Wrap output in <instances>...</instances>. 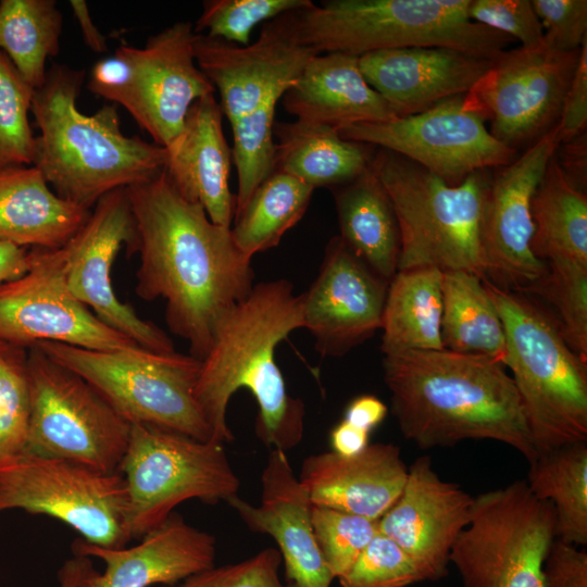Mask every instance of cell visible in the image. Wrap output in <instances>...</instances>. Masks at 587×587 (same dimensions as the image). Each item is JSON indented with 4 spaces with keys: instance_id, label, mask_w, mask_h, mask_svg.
<instances>
[{
    "instance_id": "21",
    "label": "cell",
    "mask_w": 587,
    "mask_h": 587,
    "mask_svg": "<svg viewBox=\"0 0 587 587\" xmlns=\"http://www.w3.org/2000/svg\"><path fill=\"white\" fill-rule=\"evenodd\" d=\"M473 499L458 484L442 480L428 455L420 457L408 469L399 498L377 521L378 532L417 563L426 580L440 579L470 522Z\"/></svg>"
},
{
    "instance_id": "14",
    "label": "cell",
    "mask_w": 587,
    "mask_h": 587,
    "mask_svg": "<svg viewBox=\"0 0 587 587\" xmlns=\"http://www.w3.org/2000/svg\"><path fill=\"white\" fill-rule=\"evenodd\" d=\"M579 50L561 52L544 40L535 48L503 50L463 96V105L490 122V134L516 150L558 123Z\"/></svg>"
},
{
    "instance_id": "36",
    "label": "cell",
    "mask_w": 587,
    "mask_h": 587,
    "mask_svg": "<svg viewBox=\"0 0 587 587\" xmlns=\"http://www.w3.org/2000/svg\"><path fill=\"white\" fill-rule=\"evenodd\" d=\"M63 18L54 0H1L0 50L33 88L46 80V61L60 49Z\"/></svg>"
},
{
    "instance_id": "34",
    "label": "cell",
    "mask_w": 587,
    "mask_h": 587,
    "mask_svg": "<svg viewBox=\"0 0 587 587\" xmlns=\"http://www.w3.org/2000/svg\"><path fill=\"white\" fill-rule=\"evenodd\" d=\"M526 484L534 496L552 504L557 539L587 545V441L537 455Z\"/></svg>"
},
{
    "instance_id": "44",
    "label": "cell",
    "mask_w": 587,
    "mask_h": 587,
    "mask_svg": "<svg viewBox=\"0 0 587 587\" xmlns=\"http://www.w3.org/2000/svg\"><path fill=\"white\" fill-rule=\"evenodd\" d=\"M25 360L0 366V458L26 447L29 398Z\"/></svg>"
},
{
    "instance_id": "10",
    "label": "cell",
    "mask_w": 587,
    "mask_h": 587,
    "mask_svg": "<svg viewBox=\"0 0 587 587\" xmlns=\"http://www.w3.org/2000/svg\"><path fill=\"white\" fill-rule=\"evenodd\" d=\"M118 471L127 488V533L139 539L182 502L216 504L238 495L240 482L224 444L133 424Z\"/></svg>"
},
{
    "instance_id": "42",
    "label": "cell",
    "mask_w": 587,
    "mask_h": 587,
    "mask_svg": "<svg viewBox=\"0 0 587 587\" xmlns=\"http://www.w3.org/2000/svg\"><path fill=\"white\" fill-rule=\"evenodd\" d=\"M425 579L417 563L379 532L338 577L341 587H407Z\"/></svg>"
},
{
    "instance_id": "37",
    "label": "cell",
    "mask_w": 587,
    "mask_h": 587,
    "mask_svg": "<svg viewBox=\"0 0 587 587\" xmlns=\"http://www.w3.org/2000/svg\"><path fill=\"white\" fill-rule=\"evenodd\" d=\"M279 100L272 99L257 111L230 124L232 161L238 177L234 216L243 208L255 188L274 171V123Z\"/></svg>"
},
{
    "instance_id": "48",
    "label": "cell",
    "mask_w": 587,
    "mask_h": 587,
    "mask_svg": "<svg viewBox=\"0 0 587 587\" xmlns=\"http://www.w3.org/2000/svg\"><path fill=\"white\" fill-rule=\"evenodd\" d=\"M544 587H587V551L554 539L542 564Z\"/></svg>"
},
{
    "instance_id": "11",
    "label": "cell",
    "mask_w": 587,
    "mask_h": 587,
    "mask_svg": "<svg viewBox=\"0 0 587 587\" xmlns=\"http://www.w3.org/2000/svg\"><path fill=\"white\" fill-rule=\"evenodd\" d=\"M554 539L552 504L516 480L474 497L449 561L463 587H544L542 564Z\"/></svg>"
},
{
    "instance_id": "35",
    "label": "cell",
    "mask_w": 587,
    "mask_h": 587,
    "mask_svg": "<svg viewBox=\"0 0 587 587\" xmlns=\"http://www.w3.org/2000/svg\"><path fill=\"white\" fill-rule=\"evenodd\" d=\"M313 190L298 178L274 170L234 216L230 232L238 249L252 258L276 247L304 215Z\"/></svg>"
},
{
    "instance_id": "49",
    "label": "cell",
    "mask_w": 587,
    "mask_h": 587,
    "mask_svg": "<svg viewBox=\"0 0 587 587\" xmlns=\"http://www.w3.org/2000/svg\"><path fill=\"white\" fill-rule=\"evenodd\" d=\"M555 159L565 179L585 192L587 182V134L582 133L570 141L560 143Z\"/></svg>"
},
{
    "instance_id": "52",
    "label": "cell",
    "mask_w": 587,
    "mask_h": 587,
    "mask_svg": "<svg viewBox=\"0 0 587 587\" xmlns=\"http://www.w3.org/2000/svg\"><path fill=\"white\" fill-rule=\"evenodd\" d=\"M30 248L0 241V285L22 276L29 267Z\"/></svg>"
},
{
    "instance_id": "5",
    "label": "cell",
    "mask_w": 587,
    "mask_h": 587,
    "mask_svg": "<svg viewBox=\"0 0 587 587\" xmlns=\"http://www.w3.org/2000/svg\"><path fill=\"white\" fill-rule=\"evenodd\" d=\"M482 282L504 328L505 367L512 372L537 455L587 441V362L537 301Z\"/></svg>"
},
{
    "instance_id": "38",
    "label": "cell",
    "mask_w": 587,
    "mask_h": 587,
    "mask_svg": "<svg viewBox=\"0 0 587 587\" xmlns=\"http://www.w3.org/2000/svg\"><path fill=\"white\" fill-rule=\"evenodd\" d=\"M34 91L0 50V167L34 165L36 136L28 121Z\"/></svg>"
},
{
    "instance_id": "2",
    "label": "cell",
    "mask_w": 587,
    "mask_h": 587,
    "mask_svg": "<svg viewBox=\"0 0 587 587\" xmlns=\"http://www.w3.org/2000/svg\"><path fill=\"white\" fill-rule=\"evenodd\" d=\"M303 328L302 294L287 279L255 284L218 323L211 348L201 360L195 387L197 403L212 440L234 439L226 420L232 396L248 389L258 404L255 434L272 449L288 451L304 433V403L291 397L275 360L290 333Z\"/></svg>"
},
{
    "instance_id": "31",
    "label": "cell",
    "mask_w": 587,
    "mask_h": 587,
    "mask_svg": "<svg viewBox=\"0 0 587 587\" xmlns=\"http://www.w3.org/2000/svg\"><path fill=\"white\" fill-rule=\"evenodd\" d=\"M441 277L438 268L415 267L389 282L380 325L384 355L444 349Z\"/></svg>"
},
{
    "instance_id": "53",
    "label": "cell",
    "mask_w": 587,
    "mask_h": 587,
    "mask_svg": "<svg viewBox=\"0 0 587 587\" xmlns=\"http://www.w3.org/2000/svg\"><path fill=\"white\" fill-rule=\"evenodd\" d=\"M70 5L79 25L84 41L88 48L97 53L107 52V38L92 22L86 1L71 0Z\"/></svg>"
},
{
    "instance_id": "41",
    "label": "cell",
    "mask_w": 587,
    "mask_h": 587,
    "mask_svg": "<svg viewBox=\"0 0 587 587\" xmlns=\"http://www.w3.org/2000/svg\"><path fill=\"white\" fill-rule=\"evenodd\" d=\"M312 525L320 551L335 578L342 575L378 533L377 521L312 505Z\"/></svg>"
},
{
    "instance_id": "45",
    "label": "cell",
    "mask_w": 587,
    "mask_h": 587,
    "mask_svg": "<svg viewBox=\"0 0 587 587\" xmlns=\"http://www.w3.org/2000/svg\"><path fill=\"white\" fill-rule=\"evenodd\" d=\"M470 18L535 48L544 43L545 30L529 0H471Z\"/></svg>"
},
{
    "instance_id": "20",
    "label": "cell",
    "mask_w": 587,
    "mask_h": 587,
    "mask_svg": "<svg viewBox=\"0 0 587 587\" xmlns=\"http://www.w3.org/2000/svg\"><path fill=\"white\" fill-rule=\"evenodd\" d=\"M389 282L341 240L329 239L319 274L302 292L303 328L323 357H341L380 329Z\"/></svg>"
},
{
    "instance_id": "12",
    "label": "cell",
    "mask_w": 587,
    "mask_h": 587,
    "mask_svg": "<svg viewBox=\"0 0 587 587\" xmlns=\"http://www.w3.org/2000/svg\"><path fill=\"white\" fill-rule=\"evenodd\" d=\"M29 425L24 450L103 473L120 472L132 425L84 378L27 349Z\"/></svg>"
},
{
    "instance_id": "13",
    "label": "cell",
    "mask_w": 587,
    "mask_h": 587,
    "mask_svg": "<svg viewBox=\"0 0 587 587\" xmlns=\"http://www.w3.org/2000/svg\"><path fill=\"white\" fill-rule=\"evenodd\" d=\"M127 507L121 472L103 473L27 450L0 458V513L20 509L49 515L89 544L121 548L130 541Z\"/></svg>"
},
{
    "instance_id": "7",
    "label": "cell",
    "mask_w": 587,
    "mask_h": 587,
    "mask_svg": "<svg viewBox=\"0 0 587 587\" xmlns=\"http://www.w3.org/2000/svg\"><path fill=\"white\" fill-rule=\"evenodd\" d=\"M371 167L397 216L398 271L461 270L485 279L482 220L491 178L489 170L474 172L452 186L414 162L380 148L375 151Z\"/></svg>"
},
{
    "instance_id": "4",
    "label": "cell",
    "mask_w": 587,
    "mask_h": 587,
    "mask_svg": "<svg viewBox=\"0 0 587 587\" xmlns=\"http://www.w3.org/2000/svg\"><path fill=\"white\" fill-rule=\"evenodd\" d=\"M85 72L53 64L34 91L30 112L36 136L34 165L60 198L91 210L112 190L152 179L164 170V147L125 136L114 105L93 115L76 102Z\"/></svg>"
},
{
    "instance_id": "25",
    "label": "cell",
    "mask_w": 587,
    "mask_h": 587,
    "mask_svg": "<svg viewBox=\"0 0 587 587\" xmlns=\"http://www.w3.org/2000/svg\"><path fill=\"white\" fill-rule=\"evenodd\" d=\"M408 469L398 446L375 442L352 457L309 455L298 478L313 505L378 521L399 498Z\"/></svg>"
},
{
    "instance_id": "40",
    "label": "cell",
    "mask_w": 587,
    "mask_h": 587,
    "mask_svg": "<svg viewBox=\"0 0 587 587\" xmlns=\"http://www.w3.org/2000/svg\"><path fill=\"white\" fill-rule=\"evenodd\" d=\"M310 0H208L193 25L203 34L238 46H248L253 28L284 13L308 8Z\"/></svg>"
},
{
    "instance_id": "26",
    "label": "cell",
    "mask_w": 587,
    "mask_h": 587,
    "mask_svg": "<svg viewBox=\"0 0 587 587\" xmlns=\"http://www.w3.org/2000/svg\"><path fill=\"white\" fill-rule=\"evenodd\" d=\"M222 122L214 92L195 101L183 129L164 147V171L183 198L201 204L214 224L230 227L236 198L229 190L232 150Z\"/></svg>"
},
{
    "instance_id": "55",
    "label": "cell",
    "mask_w": 587,
    "mask_h": 587,
    "mask_svg": "<svg viewBox=\"0 0 587 587\" xmlns=\"http://www.w3.org/2000/svg\"><path fill=\"white\" fill-rule=\"evenodd\" d=\"M26 352L27 349L13 347L0 341V366L24 360Z\"/></svg>"
},
{
    "instance_id": "9",
    "label": "cell",
    "mask_w": 587,
    "mask_h": 587,
    "mask_svg": "<svg viewBox=\"0 0 587 587\" xmlns=\"http://www.w3.org/2000/svg\"><path fill=\"white\" fill-rule=\"evenodd\" d=\"M196 33L176 22L149 37L143 48L118 47L90 72L88 89L125 108L153 143L167 147L195 101L214 92L193 55Z\"/></svg>"
},
{
    "instance_id": "39",
    "label": "cell",
    "mask_w": 587,
    "mask_h": 587,
    "mask_svg": "<svg viewBox=\"0 0 587 587\" xmlns=\"http://www.w3.org/2000/svg\"><path fill=\"white\" fill-rule=\"evenodd\" d=\"M532 295H539L555 310V322L570 347L587 362V265L553 261Z\"/></svg>"
},
{
    "instance_id": "15",
    "label": "cell",
    "mask_w": 587,
    "mask_h": 587,
    "mask_svg": "<svg viewBox=\"0 0 587 587\" xmlns=\"http://www.w3.org/2000/svg\"><path fill=\"white\" fill-rule=\"evenodd\" d=\"M463 96L420 113L352 124L337 133L344 139L397 153L455 186L474 172L498 168L516 158V150L495 138L486 121L463 105Z\"/></svg>"
},
{
    "instance_id": "28",
    "label": "cell",
    "mask_w": 587,
    "mask_h": 587,
    "mask_svg": "<svg viewBox=\"0 0 587 587\" xmlns=\"http://www.w3.org/2000/svg\"><path fill=\"white\" fill-rule=\"evenodd\" d=\"M90 213L57 196L35 166L0 167V241L59 249L74 237Z\"/></svg>"
},
{
    "instance_id": "16",
    "label": "cell",
    "mask_w": 587,
    "mask_h": 587,
    "mask_svg": "<svg viewBox=\"0 0 587 587\" xmlns=\"http://www.w3.org/2000/svg\"><path fill=\"white\" fill-rule=\"evenodd\" d=\"M29 252L26 273L0 285V341L23 349L41 341L102 351L139 348L73 295L63 247Z\"/></svg>"
},
{
    "instance_id": "51",
    "label": "cell",
    "mask_w": 587,
    "mask_h": 587,
    "mask_svg": "<svg viewBox=\"0 0 587 587\" xmlns=\"http://www.w3.org/2000/svg\"><path fill=\"white\" fill-rule=\"evenodd\" d=\"M370 433L341 420L330 432L332 451L352 457L363 451L369 445Z\"/></svg>"
},
{
    "instance_id": "46",
    "label": "cell",
    "mask_w": 587,
    "mask_h": 587,
    "mask_svg": "<svg viewBox=\"0 0 587 587\" xmlns=\"http://www.w3.org/2000/svg\"><path fill=\"white\" fill-rule=\"evenodd\" d=\"M540 20L544 40L561 52H573L587 41L586 0H532Z\"/></svg>"
},
{
    "instance_id": "23",
    "label": "cell",
    "mask_w": 587,
    "mask_h": 587,
    "mask_svg": "<svg viewBox=\"0 0 587 587\" xmlns=\"http://www.w3.org/2000/svg\"><path fill=\"white\" fill-rule=\"evenodd\" d=\"M73 551L105 564L102 573L91 567L79 587L171 586L215 565L216 539L173 512L133 547L105 548L80 538Z\"/></svg>"
},
{
    "instance_id": "24",
    "label": "cell",
    "mask_w": 587,
    "mask_h": 587,
    "mask_svg": "<svg viewBox=\"0 0 587 587\" xmlns=\"http://www.w3.org/2000/svg\"><path fill=\"white\" fill-rule=\"evenodd\" d=\"M491 61L447 47H410L362 54L359 66L395 115L403 117L465 95Z\"/></svg>"
},
{
    "instance_id": "27",
    "label": "cell",
    "mask_w": 587,
    "mask_h": 587,
    "mask_svg": "<svg viewBox=\"0 0 587 587\" xmlns=\"http://www.w3.org/2000/svg\"><path fill=\"white\" fill-rule=\"evenodd\" d=\"M280 101L296 120L336 130L397 118L387 101L364 78L359 57L348 53L312 57Z\"/></svg>"
},
{
    "instance_id": "33",
    "label": "cell",
    "mask_w": 587,
    "mask_h": 587,
    "mask_svg": "<svg viewBox=\"0 0 587 587\" xmlns=\"http://www.w3.org/2000/svg\"><path fill=\"white\" fill-rule=\"evenodd\" d=\"M532 250L545 263L567 261L587 265V197L574 188L551 157L533 197Z\"/></svg>"
},
{
    "instance_id": "22",
    "label": "cell",
    "mask_w": 587,
    "mask_h": 587,
    "mask_svg": "<svg viewBox=\"0 0 587 587\" xmlns=\"http://www.w3.org/2000/svg\"><path fill=\"white\" fill-rule=\"evenodd\" d=\"M259 505L238 495L230 505L252 532L272 536L285 563L286 575L297 587H330L335 578L317 546L312 525V502L285 451L272 449L261 475Z\"/></svg>"
},
{
    "instance_id": "50",
    "label": "cell",
    "mask_w": 587,
    "mask_h": 587,
    "mask_svg": "<svg viewBox=\"0 0 587 587\" xmlns=\"http://www.w3.org/2000/svg\"><path fill=\"white\" fill-rule=\"evenodd\" d=\"M387 412V405L376 396L361 395L348 403L342 420L371 433L385 420Z\"/></svg>"
},
{
    "instance_id": "17",
    "label": "cell",
    "mask_w": 587,
    "mask_h": 587,
    "mask_svg": "<svg viewBox=\"0 0 587 587\" xmlns=\"http://www.w3.org/2000/svg\"><path fill=\"white\" fill-rule=\"evenodd\" d=\"M558 146L554 126L491 175L482 220L484 280L501 289L528 296L547 275L532 250V201Z\"/></svg>"
},
{
    "instance_id": "43",
    "label": "cell",
    "mask_w": 587,
    "mask_h": 587,
    "mask_svg": "<svg viewBox=\"0 0 587 587\" xmlns=\"http://www.w3.org/2000/svg\"><path fill=\"white\" fill-rule=\"evenodd\" d=\"M282 557L276 548H265L233 564L213 565L175 585L164 587H297L279 576Z\"/></svg>"
},
{
    "instance_id": "8",
    "label": "cell",
    "mask_w": 587,
    "mask_h": 587,
    "mask_svg": "<svg viewBox=\"0 0 587 587\" xmlns=\"http://www.w3.org/2000/svg\"><path fill=\"white\" fill-rule=\"evenodd\" d=\"M34 346L84 378L130 425L146 424L212 440L195 397L201 365L195 357L141 347L102 351L52 341Z\"/></svg>"
},
{
    "instance_id": "47",
    "label": "cell",
    "mask_w": 587,
    "mask_h": 587,
    "mask_svg": "<svg viewBox=\"0 0 587 587\" xmlns=\"http://www.w3.org/2000/svg\"><path fill=\"white\" fill-rule=\"evenodd\" d=\"M587 128V41L579 51L577 66L567 88L555 125L559 145L572 140Z\"/></svg>"
},
{
    "instance_id": "19",
    "label": "cell",
    "mask_w": 587,
    "mask_h": 587,
    "mask_svg": "<svg viewBox=\"0 0 587 587\" xmlns=\"http://www.w3.org/2000/svg\"><path fill=\"white\" fill-rule=\"evenodd\" d=\"M295 15L290 11L264 23L258 39L248 46L196 34V63L218 91L229 124L280 99L319 54L298 40Z\"/></svg>"
},
{
    "instance_id": "54",
    "label": "cell",
    "mask_w": 587,
    "mask_h": 587,
    "mask_svg": "<svg viewBox=\"0 0 587 587\" xmlns=\"http://www.w3.org/2000/svg\"><path fill=\"white\" fill-rule=\"evenodd\" d=\"M93 567L88 557L74 554L59 571V587H79L87 572Z\"/></svg>"
},
{
    "instance_id": "6",
    "label": "cell",
    "mask_w": 587,
    "mask_h": 587,
    "mask_svg": "<svg viewBox=\"0 0 587 587\" xmlns=\"http://www.w3.org/2000/svg\"><path fill=\"white\" fill-rule=\"evenodd\" d=\"M471 0H328L296 11L298 40L316 53L355 57L447 47L494 59L512 41L470 18Z\"/></svg>"
},
{
    "instance_id": "1",
    "label": "cell",
    "mask_w": 587,
    "mask_h": 587,
    "mask_svg": "<svg viewBox=\"0 0 587 587\" xmlns=\"http://www.w3.org/2000/svg\"><path fill=\"white\" fill-rule=\"evenodd\" d=\"M126 191L135 226L128 250L139 254L136 294L165 300L168 328L201 361L221 320L254 286L252 258L238 249L230 227L183 198L164 170Z\"/></svg>"
},
{
    "instance_id": "3",
    "label": "cell",
    "mask_w": 587,
    "mask_h": 587,
    "mask_svg": "<svg viewBox=\"0 0 587 587\" xmlns=\"http://www.w3.org/2000/svg\"><path fill=\"white\" fill-rule=\"evenodd\" d=\"M500 362L446 349L384 355L383 376L403 437L421 449L494 440L537 458L523 404Z\"/></svg>"
},
{
    "instance_id": "18",
    "label": "cell",
    "mask_w": 587,
    "mask_h": 587,
    "mask_svg": "<svg viewBox=\"0 0 587 587\" xmlns=\"http://www.w3.org/2000/svg\"><path fill=\"white\" fill-rule=\"evenodd\" d=\"M135 238L126 188L110 191L63 247L64 271L73 295L105 325L153 352L175 351L172 339L152 322L120 301L112 286L113 262L123 245Z\"/></svg>"
},
{
    "instance_id": "29",
    "label": "cell",
    "mask_w": 587,
    "mask_h": 587,
    "mask_svg": "<svg viewBox=\"0 0 587 587\" xmlns=\"http://www.w3.org/2000/svg\"><path fill=\"white\" fill-rule=\"evenodd\" d=\"M338 235L376 275L390 282L398 271L400 232L391 201L370 167L332 188Z\"/></svg>"
},
{
    "instance_id": "30",
    "label": "cell",
    "mask_w": 587,
    "mask_h": 587,
    "mask_svg": "<svg viewBox=\"0 0 587 587\" xmlns=\"http://www.w3.org/2000/svg\"><path fill=\"white\" fill-rule=\"evenodd\" d=\"M275 166L312 188H334L371 167L373 146L341 138L325 125L301 121L274 123Z\"/></svg>"
},
{
    "instance_id": "32",
    "label": "cell",
    "mask_w": 587,
    "mask_h": 587,
    "mask_svg": "<svg viewBox=\"0 0 587 587\" xmlns=\"http://www.w3.org/2000/svg\"><path fill=\"white\" fill-rule=\"evenodd\" d=\"M441 292L444 349L486 357L505 366L504 328L482 279L466 271H445Z\"/></svg>"
}]
</instances>
